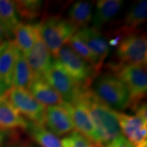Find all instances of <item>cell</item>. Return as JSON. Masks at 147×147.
Masks as SVG:
<instances>
[{"instance_id":"6da1fadb","label":"cell","mask_w":147,"mask_h":147,"mask_svg":"<svg viewBox=\"0 0 147 147\" xmlns=\"http://www.w3.org/2000/svg\"><path fill=\"white\" fill-rule=\"evenodd\" d=\"M78 100L87 108L93 121L97 139L95 147H108L117 138L122 136L117 111L101 102L91 88H86Z\"/></svg>"},{"instance_id":"7a4b0ae2","label":"cell","mask_w":147,"mask_h":147,"mask_svg":"<svg viewBox=\"0 0 147 147\" xmlns=\"http://www.w3.org/2000/svg\"><path fill=\"white\" fill-rule=\"evenodd\" d=\"M91 90L101 102L116 111L131 106L126 86L114 73L106 72L96 77Z\"/></svg>"},{"instance_id":"3957f363","label":"cell","mask_w":147,"mask_h":147,"mask_svg":"<svg viewBox=\"0 0 147 147\" xmlns=\"http://www.w3.org/2000/svg\"><path fill=\"white\" fill-rule=\"evenodd\" d=\"M37 25L42 40L55 59L61 48L78 31L68 19L57 15L49 16Z\"/></svg>"},{"instance_id":"277c9868","label":"cell","mask_w":147,"mask_h":147,"mask_svg":"<svg viewBox=\"0 0 147 147\" xmlns=\"http://www.w3.org/2000/svg\"><path fill=\"white\" fill-rule=\"evenodd\" d=\"M114 74L123 82L130 97L131 106L134 108L146 97L147 91L146 65L113 64Z\"/></svg>"},{"instance_id":"5b68a950","label":"cell","mask_w":147,"mask_h":147,"mask_svg":"<svg viewBox=\"0 0 147 147\" xmlns=\"http://www.w3.org/2000/svg\"><path fill=\"white\" fill-rule=\"evenodd\" d=\"M48 83L61 95L64 103L72 104L86 88L74 80L58 60H53L45 75Z\"/></svg>"},{"instance_id":"8992f818","label":"cell","mask_w":147,"mask_h":147,"mask_svg":"<svg viewBox=\"0 0 147 147\" xmlns=\"http://www.w3.org/2000/svg\"><path fill=\"white\" fill-rule=\"evenodd\" d=\"M55 59L59 61L74 80L83 87H90L93 80L99 74L91 64L66 44L61 48Z\"/></svg>"},{"instance_id":"52a82bcc","label":"cell","mask_w":147,"mask_h":147,"mask_svg":"<svg viewBox=\"0 0 147 147\" xmlns=\"http://www.w3.org/2000/svg\"><path fill=\"white\" fill-rule=\"evenodd\" d=\"M119 65H146L147 40L145 34L138 32L125 36L116 51Z\"/></svg>"},{"instance_id":"ba28073f","label":"cell","mask_w":147,"mask_h":147,"mask_svg":"<svg viewBox=\"0 0 147 147\" xmlns=\"http://www.w3.org/2000/svg\"><path fill=\"white\" fill-rule=\"evenodd\" d=\"M8 100L22 116L45 125L46 107L38 102L27 89L11 87L5 93Z\"/></svg>"},{"instance_id":"9c48e42d","label":"cell","mask_w":147,"mask_h":147,"mask_svg":"<svg viewBox=\"0 0 147 147\" xmlns=\"http://www.w3.org/2000/svg\"><path fill=\"white\" fill-rule=\"evenodd\" d=\"M121 132L134 147H147V117L117 112Z\"/></svg>"},{"instance_id":"30bf717a","label":"cell","mask_w":147,"mask_h":147,"mask_svg":"<svg viewBox=\"0 0 147 147\" xmlns=\"http://www.w3.org/2000/svg\"><path fill=\"white\" fill-rule=\"evenodd\" d=\"M63 105L70 115L76 131L96 146L97 139L95 128L86 106L79 100L72 104L63 103Z\"/></svg>"},{"instance_id":"8fae6325","label":"cell","mask_w":147,"mask_h":147,"mask_svg":"<svg viewBox=\"0 0 147 147\" xmlns=\"http://www.w3.org/2000/svg\"><path fill=\"white\" fill-rule=\"evenodd\" d=\"M45 126L57 136L68 134L74 129L71 116L63 104L46 108Z\"/></svg>"},{"instance_id":"7c38bea8","label":"cell","mask_w":147,"mask_h":147,"mask_svg":"<svg viewBox=\"0 0 147 147\" xmlns=\"http://www.w3.org/2000/svg\"><path fill=\"white\" fill-rule=\"evenodd\" d=\"M34 80L45 78V75L52 63V55L46 47L41 37L38 38L32 49L25 55Z\"/></svg>"},{"instance_id":"4fadbf2b","label":"cell","mask_w":147,"mask_h":147,"mask_svg":"<svg viewBox=\"0 0 147 147\" xmlns=\"http://www.w3.org/2000/svg\"><path fill=\"white\" fill-rule=\"evenodd\" d=\"M76 34L86 44L102 67L110 51V47L105 37L99 30L89 27L78 29Z\"/></svg>"},{"instance_id":"5bb4252c","label":"cell","mask_w":147,"mask_h":147,"mask_svg":"<svg viewBox=\"0 0 147 147\" xmlns=\"http://www.w3.org/2000/svg\"><path fill=\"white\" fill-rule=\"evenodd\" d=\"M29 122L24 118L12 104L8 100L6 96L3 95L0 98V129L8 130L22 129H27Z\"/></svg>"},{"instance_id":"9a60e30c","label":"cell","mask_w":147,"mask_h":147,"mask_svg":"<svg viewBox=\"0 0 147 147\" xmlns=\"http://www.w3.org/2000/svg\"><path fill=\"white\" fill-rule=\"evenodd\" d=\"M28 91L38 102L46 108L62 105L64 103L61 95L48 83L45 78L33 80Z\"/></svg>"},{"instance_id":"2e32d148","label":"cell","mask_w":147,"mask_h":147,"mask_svg":"<svg viewBox=\"0 0 147 147\" xmlns=\"http://www.w3.org/2000/svg\"><path fill=\"white\" fill-rule=\"evenodd\" d=\"M147 17L146 0H140L132 3L118 32L125 36L138 32V28L144 24Z\"/></svg>"},{"instance_id":"e0dca14e","label":"cell","mask_w":147,"mask_h":147,"mask_svg":"<svg viewBox=\"0 0 147 147\" xmlns=\"http://www.w3.org/2000/svg\"><path fill=\"white\" fill-rule=\"evenodd\" d=\"M123 4L122 0H100L95 5L92 16V27L100 31L106 23L111 21L121 10Z\"/></svg>"},{"instance_id":"ac0fdd59","label":"cell","mask_w":147,"mask_h":147,"mask_svg":"<svg viewBox=\"0 0 147 147\" xmlns=\"http://www.w3.org/2000/svg\"><path fill=\"white\" fill-rule=\"evenodd\" d=\"M18 49L13 41L5 42L0 49V81L11 88L12 74Z\"/></svg>"},{"instance_id":"d6986e66","label":"cell","mask_w":147,"mask_h":147,"mask_svg":"<svg viewBox=\"0 0 147 147\" xmlns=\"http://www.w3.org/2000/svg\"><path fill=\"white\" fill-rule=\"evenodd\" d=\"M13 42L21 52L26 55L32 49L40 35L38 25L21 23L16 27L13 32Z\"/></svg>"},{"instance_id":"ffe728a7","label":"cell","mask_w":147,"mask_h":147,"mask_svg":"<svg viewBox=\"0 0 147 147\" xmlns=\"http://www.w3.org/2000/svg\"><path fill=\"white\" fill-rule=\"evenodd\" d=\"M33 80L34 76L27 63L25 55L18 51L12 74L11 87L23 88L28 90Z\"/></svg>"},{"instance_id":"44dd1931","label":"cell","mask_w":147,"mask_h":147,"mask_svg":"<svg viewBox=\"0 0 147 147\" xmlns=\"http://www.w3.org/2000/svg\"><path fill=\"white\" fill-rule=\"evenodd\" d=\"M93 1H77L73 3L67 12L68 20L78 29L88 27L93 16Z\"/></svg>"},{"instance_id":"7402d4cb","label":"cell","mask_w":147,"mask_h":147,"mask_svg":"<svg viewBox=\"0 0 147 147\" xmlns=\"http://www.w3.org/2000/svg\"><path fill=\"white\" fill-rule=\"evenodd\" d=\"M26 130L30 137L41 147H63L61 140L44 125L30 121Z\"/></svg>"},{"instance_id":"603a6c76","label":"cell","mask_w":147,"mask_h":147,"mask_svg":"<svg viewBox=\"0 0 147 147\" xmlns=\"http://www.w3.org/2000/svg\"><path fill=\"white\" fill-rule=\"evenodd\" d=\"M66 45H68L79 56L81 57L82 59L87 61L89 64H91L92 67L96 70L97 73L100 72L102 67L99 64L97 58L86 45V44L79 38L78 35L76 34L73 35L67 42Z\"/></svg>"},{"instance_id":"cb8c5ba5","label":"cell","mask_w":147,"mask_h":147,"mask_svg":"<svg viewBox=\"0 0 147 147\" xmlns=\"http://www.w3.org/2000/svg\"><path fill=\"white\" fill-rule=\"evenodd\" d=\"M16 12L22 18L30 21L40 16L41 14L42 1L38 0H25L15 1Z\"/></svg>"},{"instance_id":"d4e9b609","label":"cell","mask_w":147,"mask_h":147,"mask_svg":"<svg viewBox=\"0 0 147 147\" xmlns=\"http://www.w3.org/2000/svg\"><path fill=\"white\" fill-rule=\"evenodd\" d=\"M0 12L8 31L12 35L16 27L20 24V20L16 12L15 3L10 0H0Z\"/></svg>"},{"instance_id":"484cf974","label":"cell","mask_w":147,"mask_h":147,"mask_svg":"<svg viewBox=\"0 0 147 147\" xmlns=\"http://www.w3.org/2000/svg\"><path fill=\"white\" fill-rule=\"evenodd\" d=\"M61 143L63 147H95L93 142L76 130L63 138Z\"/></svg>"},{"instance_id":"4316f807","label":"cell","mask_w":147,"mask_h":147,"mask_svg":"<svg viewBox=\"0 0 147 147\" xmlns=\"http://www.w3.org/2000/svg\"><path fill=\"white\" fill-rule=\"evenodd\" d=\"M108 147H134V146L124 136H121Z\"/></svg>"},{"instance_id":"83f0119b","label":"cell","mask_w":147,"mask_h":147,"mask_svg":"<svg viewBox=\"0 0 147 147\" xmlns=\"http://www.w3.org/2000/svg\"><path fill=\"white\" fill-rule=\"evenodd\" d=\"M11 36L8 34V33L0 26V48L2 47L5 42H8Z\"/></svg>"},{"instance_id":"f1b7e54d","label":"cell","mask_w":147,"mask_h":147,"mask_svg":"<svg viewBox=\"0 0 147 147\" xmlns=\"http://www.w3.org/2000/svg\"><path fill=\"white\" fill-rule=\"evenodd\" d=\"M8 131H5L0 129V147L4 146L5 141L8 138Z\"/></svg>"},{"instance_id":"f546056e","label":"cell","mask_w":147,"mask_h":147,"mask_svg":"<svg viewBox=\"0 0 147 147\" xmlns=\"http://www.w3.org/2000/svg\"><path fill=\"white\" fill-rule=\"evenodd\" d=\"M10 89V88L7 87L5 84H4L3 82L0 81V98L2 97L3 95H5L6 92L8 91V90Z\"/></svg>"},{"instance_id":"4dcf8cb0","label":"cell","mask_w":147,"mask_h":147,"mask_svg":"<svg viewBox=\"0 0 147 147\" xmlns=\"http://www.w3.org/2000/svg\"><path fill=\"white\" fill-rule=\"evenodd\" d=\"M0 26H1V27H2V28L4 29L6 31V32L8 33V34L10 35V36L11 37L12 36V35L10 34V32H9V31H8V28H7V26H6V25H5V22H4V21H3V18H2V16H1V12H0Z\"/></svg>"},{"instance_id":"1f68e13d","label":"cell","mask_w":147,"mask_h":147,"mask_svg":"<svg viewBox=\"0 0 147 147\" xmlns=\"http://www.w3.org/2000/svg\"><path fill=\"white\" fill-rule=\"evenodd\" d=\"M18 147H38V146H35V145H33V144H26L21 145V146H18Z\"/></svg>"},{"instance_id":"d6a6232c","label":"cell","mask_w":147,"mask_h":147,"mask_svg":"<svg viewBox=\"0 0 147 147\" xmlns=\"http://www.w3.org/2000/svg\"><path fill=\"white\" fill-rule=\"evenodd\" d=\"M2 147H13L12 146H10V145H8V146H3Z\"/></svg>"},{"instance_id":"836d02e7","label":"cell","mask_w":147,"mask_h":147,"mask_svg":"<svg viewBox=\"0 0 147 147\" xmlns=\"http://www.w3.org/2000/svg\"><path fill=\"white\" fill-rule=\"evenodd\" d=\"M1 48H0V49H1Z\"/></svg>"},{"instance_id":"e575fe53","label":"cell","mask_w":147,"mask_h":147,"mask_svg":"<svg viewBox=\"0 0 147 147\" xmlns=\"http://www.w3.org/2000/svg\"><path fill=\"white\" fill-rule=\"evenodd\" d=\"M13 147H16V146H13Z\"/></svg>"}]
</instances>
